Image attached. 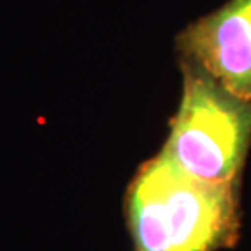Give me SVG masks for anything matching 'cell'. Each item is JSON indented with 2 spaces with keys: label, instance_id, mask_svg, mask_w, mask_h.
Instances as JSON below:
<instances>
[{
  "label": "cell",
  "instance_id": "cell-1",
  "mask_svg": "<svg viewBox=\"0 0 251 251\" xmlns=\"http://www.w3.org/2000/svg\"><path fill=\"white\" fill-rule=\"evenodd\" d=\"M135 251H215L238 238L237 183L196 178L160 152L126 193Z\"/></svg>",
  "mask_w": 251,
  "mask_h": 251
},
{
  "label": "cell",
  "instance_id": "cell-2",
  "mask_svg": "<svg viewBox=\"0 0 251 251\" xmlns=\"http://www.w3.org/2000/svg\"><path fill=\"white\" fill-rule=\"evenodd\" d=\"M183 97L162 149L196 178L237 183L251 144V97H242L201 65L183 61Z\"/></svg>",
  "mask_w": 251,
  "mask_h": 251
},
{
  "label": "cell",
  "instance_id": "cell-3",
  "mask_svg": "<svg viewBox=\"0 0 251 251\" xmlns=\"http://www.w3.org/2000/svg\"><path fill=\"white\" fill-rule=\"evenodd\" d=\"M183 61L201 65L228 90L251 97V0H230L178 36Z\"/></svg>",
  "mask_w": 251,
  "mask_h": 251
}]
</instances>
